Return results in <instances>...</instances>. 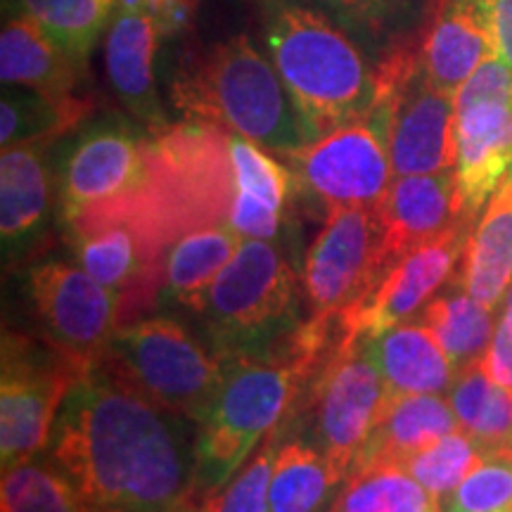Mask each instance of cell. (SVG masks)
I'll use <instances>...</instances> for the list:
<instances>
[{"instance_id": "cell-1", "label": "cell", "mask_w": 512, "mask_h": 512, "mask_svg": "<svg viewBox=\"0 0 512 512\" xmlns=\"http://www.w3.org/2000/svg\"><path fill=\"white\" fill-rule=\"evenodd\" d=\"M46 453L88 512H192L197 422L93 366L64 401Z\"/></svg>"}, {"instance_id": "cell-2", "label": "cell", "mask_w": 512, "mask_h": 512, "mask_svg": "<svg viewBox=\"0 0 512 512\" xmlns=\"http://www.w3.org/2000/svg\"><path fill=\"white\" fill-rule=\"evenodd\" d=\"M171 102L185 121L219 126L280 157L318 138L278 69L247 36L190 57L171 81Z\"/></svg>"}, {"instance_id": "cell-3", "label": "cell", "mask_w": 512, "mask_h": 512, "mask_svg": "<svg viewBox=\"0 0 512 512\" xmlns=\"http://www.w3.org/2000/svg\"><path fill=\"white\" fill-rule=\"evenodd\" d=\"M294 337V335H292ZM292 337L280 351L223 363V380L197 422V498L228 482L290 415L318 373Z\"/></svg>"}, {"instance_id": "cell-4", "label": "cell", "mask_w": 512, "mask_h": 512, "mask_svg": "<svg viewBox=\"0 0 512 512\" xmlns=\"http://www.w3.org/2000/svg\"><path fill=\"white\" fill-rule=\"evenodd\" d=\"M268 53L316 136L368 121L375 107V69L320 12L283 5L268 22Z\"/></svg>"}, {"instance_id": "cell-5", "label": "cell", "mask_w": 512, "mask_h": 512, "mask_svg": "<svg viewBox=\"0 0 512 512\" xmlns=\"http://www.w3.org/2000/svg\"><path fill=\"white\" fill-rule=\"evenodd\" d=\"M297 275L268 240H242L216 275L202 311L204 339L223 363L280 351L299 325Z\"/></svg>"}, {"instance_id": "cell-6", "label": "cell", "mask_w": 512, "mask_h": 512, "mask_svg": "<svg viewBox=\"0 0 512 512\" xmlns=\"http://www.w3.org/2000/svg\"><path fill=\"white\" fill-rule=\"evenodd\" d=\"M159 197L155 133L121 117L83 124L55 164L57 221L74 223Z\"/></svg>"}, {"instance_id": "cell-7", "label": "cell", "mask_w": 512, "mask_h": 512, "mask_svg": "<svg viewBox=\"0 0 512 512\" xmlns=\"http://www.w3.org/2000/svg\"><path fill=\"white\" fill-rule=\"evenodd\" d=\"M166 411L200 422L223 380L207 339L169 316L138 318L112 337L98 363Z\"/></svg>"}, {"instance_id": "cell-8", "label": "cell", "mask_w": 512, "mask_h": 512, "mask_svg": "<svg viewBox=\"0 0 512 512\" xmlns=\"http://www.w3.org/2000/svg\"><path fill=\"white\" fill-rule=\"evenodd\" d=\"M368 124L387 145L396 176L456 169V95L430 79L420 48H396L377 64Z\"/></svg>"}, {"instance_id": "cell-9", "label": "cell", "mask_w": 512, "mask_h": 512, "mask_svg": "<svg viewBox=\"0 0 512 512\" xmlns=\"http://www.w3.org/2000/svg\"><path fill=\"white\" fill-rule=\"evenodd\" d=\"M91 368L81 366L46 337L3 332L0 382V456L5 467L48 448L55 420L74 384Z\"/></svg>"}, {"instance_id": "cell-10", "label": "cell", "mask_w": 512, "mask_h": 512, "mask_svg": "<svg viewBox=\"0 0 512 512\" xmlns=\"http://www.w3.org/2000/svg\"><path fill=\"white\" fill-rule=\"evenodd\" d=\"M384 403L387 384L358 339L351 344L339 342L330 361L299 394L290 415L313 413V446L344 484L380 420Z\"/></svg>"}, {"instance_id": "cell-11", "label": "cell", "mask_w": 512, "mask_h": 512, "mask_svg": "<svg viewBox=\"0 0 512 512\" xmlns=\"http://www.w3.org/2000/svg\"><path fill=\"white\" fill-rule=\"evenodd\" d=\"M24 290L41 335L86 368L98 366L117 330L128 325L117 294L79 264H34Z\"/></svg>"}, {"instance_id": "cell-12", "label": "cell", "mask_w": 512, "mask_h": 512, "mask_svg": "<svg viewBox=\"0 0 512 512\" xmlns=\"http://www.w3.org/2000/svg\"><path fill=\"white\" fill-rule=\"evenodd\" d=\"M375 207H330L304 261L311 316L339 318L387 271Z\"/></svg>"}, {"instance_id": "cell-13", "label": "cell", "mask_w": 512, "mask_h": 512, "mask_svg": "<svg viewBox=\"0 0 512 512\" xmlns=\"http://www.w3.org/2000/svg\"><path fill=\"white\" fill-rule=\"evenodd\" d=\"M472 228L475 226L458 223L389 266L380 280L339 316L342 342L375 337L418 313L453 275H458Z\"/></svg>"}, {"instance_id": "cell-14", "label": "cell", "mask_w": 512, "mask_h": 512, "mask_svg": "<svg viewBox=\"0 0 512 512\" xmlns=\"http://www.w3.org/2000/svg\"><path fill=\"white\" fill-rule=\"evenodd\" d=\"M294 178L325 207H377L392 185L387 145L368 121L335 128L285 157Z\"/></svg>"}, {"instance_id": "cell-15", "label": "cell", "mask_w": 512, "mask_h": 512, "mask_svg": "<svg viewBox=\"0 0 512 512\" xmlns=\"http://www.w3.org/2000/svg\"><path fill=\"white\" fill-rule=\"evenodd\" d=\"M375 211L380 219V256L384 268L458 223H467L460 214L456 169L396 176Z\"/></svg>"}, {"instance_id": "cell-16", "label": "cell", "mask_w": 512, "mask_h": 512, "mask_svg": "<svg viewBox=\"0 0 512 512\" xmlns=\"http://www.w3.org/2000/svg\"><path fill=\"white\" fill-rule=\"evenodd\" d=\"M55 171L48 145L19 143L0 155V233L5 264H27L48 240Z\"/></svg>"}, {"instance_id": "cell-17", "label": "cell", "mask_w": 512, "mask_h": 512, "mask_svg": "<svg viewBox=\"0 0 512 512\" xmlns=\"http://www.w3.org/2000/svg\"><path fill=\"white\" fill-rule=\"evenodd\" d=\"M458 200L475 226L498 185L512 171V100H489L456 110Z\"/></svg>"}, {"instance_id": "cell-18", "label": "cell", "mask_w": 512, "mask_h": 512, "mask_svg": "<svg viewBox=\"0 0 512 512\" xmlns=\"http://www.w3.org/2000/svg\"><path fill=\"white\" fill-rule=\"evenodd\" d=\"M159 41L157 22L145 10L117 5L105 41L107 79L126 112L150 131L169 126L155 81Z\"/></svg>"}, {"instance_id": "cell-19", "label": "cell", "mask_w": 512, "mask_h": 512, "mask_svg": "<svg viewBox=\"0 0 512 512\" xmlns=\"http://www.w3.org/2000/svg\"><path fill=\"white\" fill-rule=\"evenodd\" d=\"M420 55L430 79L456 95L479 64L494 57L489 0H434Z\"/></svg>"}, {"instance_id": "cell-20", "label": "cell", "mask_w": 512, "mask_h": 512, "mask_svg": "<svg viewBox=\"0 0 512 512\" xmlns=\"http://www.w3.org/2000/svg\"><path fill=\"white\" fill-rule=\"evenodd\" d=\"M233 207L230 226L245 240H273L280 233L294 188V171L268 155L266 147L230 133Z\"/></svg>"}, {"instance_id": "cell-21", "label": "cell", "mask_w": 512, "mask_h": 512, "mask_svg": "<svg viewBox=\"0 0 512 512\" xmlns=\"http://www.w3.org/2000/svg\"><path fill=\"white\" fill-rule=\"evenodd\" d=\"M456 430L460 422L441 394L387 396L354 472L368 465H401Z\"/></svg>"}, {"instance_id": "cell-22", "label": "cell", "mask_w": 512, "mask_h": 512, "mask_svg": "<svg viewBox=\"0 0 512 512\" xmlns=\"http://www.w3.org/2000/svg\"><path fill=\"white\" fill-rule=\"evenodd\" d=\"M361 342L384 377L387 396L444 394L456 380L451 361L425 325L399 323Z\"/></svg>"}, {"instance_id": "cell-23", "label": "cell", "mask_w": 512, "mask_h": 512, "mask_svg": "<svg viewBox=\"0 0 512 512\" xmlns=\"http://www.w3.org/2000/svg\"><path fill=\"white\" fill-rule=\"evenodd\" d=\"M458 283L486 309H496L508 292L512 283V171L470 230L458 266Z\"/></svg>"}, {"instance_id": "cell-24", "label": "cell", "mask_w": 512, "mask_h": 512, "mask_svg": "<svg viewBox=\"0 0 512 512\" xmlns=\"http://www.w3.org/2000/svg\"><path fill=\"white\" fill-rule=\"evenodd\" d=\"M86 67L69 57L34 19L12 15L0 34L3 86H22L46 95L76 93Z\"/></svg>"}, {"instance_id": "cell-25", "label": "cell", "mask_w": 512, "mask_h": 512, "mask_svg": "<svg viewBox=\"0 0 512 512\" xmlns=\"http://www.w3.org/2000/svg\"><path fill=\"white\" fill-rule=\"evenodd\" d=\"M242 240L230 221L207 223L183 233L166 254L162 294L183 309L200 313L211 283L238 254Z\"/></svg>"}, {"instance_id": "cell-26", "label": "cell", "mask_w": 512, "mask_h": 512, "mask_svg": "<svg viewBox=\"0 0 512 512\" xmlns=\"http://www.w3.org/2000/svg\"><path fill=\"white\" fill-rule=\"evenodd\" d=\"M95 112V102L81 95H46L22 86H5L0 100V143L50 145L72 136Z\"/></svg>"}, {"instance_id": "cell-27", "label": "cell", "mask_w": 512, "mask_h": 512, "mask_svg": "<svg viewBox=\"0 0 512 512\" xmlns=\"http://www.w3.org/2000/svg\"><path fill=\"white\" fill-rule=\"evenodd\" d=\"M342 482L328 460L304 439H287L278 446L268 486L271 512H330L335 489Z\"/></svg>"}, {"instance_id": "cell-28", "label": "cell", "mask_w": 512, "mask_h": 512, "mask_svg": "<svg viewBox=\"0 0 512 512\" xmlns=\"http://www.w3.org/2000/svg\"><path fill=\"white\" fill-rule=\"evenodd\" d=\"M448 403L460 430L470 434L486 456L512 448V389L491 380L482 361L456 373Z\"/></svg>"}, {"instance_id": "cell-29", "label": "cell", "mask_w": 512, "mask_h": 512, "mask_svg": "<svg viewBox=\"0 0 512 512\" xmlns=\"http://www.w3.org/2000/svg\"><path fill=\"white\" fill-rule=\"evenodd\" d=\"M422 325L432 332L456 373L479 363L494 339V309H486L467 292L437 297L422 311Z\"/></svg>"}, {"instance_id": "cell-30", "label": "cell", "mask_w": 512, "mask_h": 512, "mask_svg": "<svg viewBox=\"0 0 512 512\" xmlns=\"http://www.w3.org/2000/svg\"><path fill=\"white\" fill-rule=\"evenodd\" d=\"M119 0H12L15 15L41 27L69 57L86 67L95 43L110 27Z\"/></svg>"}, {"instance_id": "cell-31", "label": "cell", "mask_w": 512, "mask_h": 512, "mask_svg": "<svg viewBox=\"0 0 512 512\" xmlns=\"http://www.w3.org/2000/svg\"><path fill=\"white\" fill-rule=\"evenodd\" d=\"M441 505L399 465H368L351 472L330 512H432Z\"/></svg>"}, {"instance_id": "cell-32", "label": "cell", "mask_w": 512, "mask_h": 512, "mask_svg": "<svg viewBox=\"0 0 512 512\" xmlns=\"http://www.w3.org/2000/svg\"><path fill=\"white\" fill-rule=\"evenodd\" d=\"M0 512H88L79 491L46 451L5 467Z\"/></svg>"}, {"instance_id": "cell-33", "label": "cell", "mask_w": 512, "mask_h": 512, "mask_svg": "<svg viewBox=\"0 0 512 512\" xmlns=\"http://www.w3.org/2000/svg\"><path fill=\"white\" fill-rule=\"evenodd\" d=\"M283 439V425H278L247 463L219 489L197 498L192 512H271L268 510V486H271L275 453Z\"/></svg>"}, {"instance_id": "cell-34", "label": "cell", "mask_w": 512, "mask_h": 512, "mask_svg": "<svg viewBox=\"0 0 512 512\" xmlns=\"http://www.w3.org/2000/svg\"><path fill=\"white\" fill-rule=\"evenodd\" d=\"M486 453L465 430H456L441 437L437 444L406 458L399 467L411 475L422 489L441 501L451 494L475 467L482 463Z\"/></svg>"}, {"instance_id": "cell-35", "label": "cell", "mask_w": 512, "mask_h": 512, "mask_svg": "<svg viewBox=\"0 0 512 512\" xmlns=\"http://www.w3.org/2000/svg\"><path fill=\"white\" fill-rule=\"evenodd\" d=\"M441 503V512H512V453L484 456Z\"/></svg>"}, {"instance_id": "cell-36", "label": "cell", "mask_w": 512, "mask_h": 512, "mask_svg": "<svg viewBox=\"0 0 512 512\" xmlns=\"http://www.w3.org/2000/svg\"><path fill=\"white\" fill-rule=\"evenodd\" d=\"M124 5L145 10L157 22L162 38L176 36L188 27L195 10V0H119Z\"/></svg>"}, {"instance_id": "cell-37", "label": "cell", "mask_w": 512, "mask_h": 512, "mask_svg": "<svg viewBox=\"0 0 512 512\" xmlns=\"http://www.w3.org/2000/svg\"><path fill=\"white\" fill-rule=\"evenodd\" d=\"M482 366L496 384L512 389V325L503 316L496 323L494 339L486 349Z\"/></svg>"}, {"instance_id": "cell-38", "label": "cell", "mask_w": 512, "mask_h": 512, "mask_svg": "<svg viewBox=\"0 0 512 512\" xmlns=\"http://www.w3.org/2000/svg\"><path fill=\"white\" fill-rule=\"evenodd\" d=\"M494 27V55L512 69V0H489Z\"/></svg>"}, {"instance_id": "cell-39", "label": "cell", "mask_w": 512, "mask_h": 512, "mask_svg": "<svg viewBox=\"0 0 512 512\" xmlns=\"http://www.w3.org/2000/svg\"><path fill=\"white\" fill-rule=\"evenodd\" d=\"M318 3L330 5L339 12H347L351 17H373L377 12L387 10L392 0H318Z\"/></svg>"}, {"instance_id": "cell-40", "label": "cell", "mask_w": 512, "mask_h": 512, "mask_svg": "<svg viewBox=\"0 0 512 512\" xmlns=\"http://www.w3.org/2000/svg\"><path fill=\"white\" fill-rule=\"evenodd\" d=\"M503 318L512 325V283H510L508 292H505V297H503Z\"/></svg>"}, {"instance_id": "cell-41", "label": "cell", "mask_w": 512, "mask_h": 512, "mask_svg": "<svg viewBox=\"0 0 512 512\" xmlns=\"http://www.w3.org/2000/svg\"><path fill=\"white\" fill-rule=\"evenodd\" d=\"M432 512H441V508L439 510H432Z\"/></svg>"}, {"instance_id": "cell-42", "label": "cell", "mask_w": 512, "mask_h": 512, "mask_svg": "<svg viewBox=\"0 0 512 512\" xmlns=\"http://www.w3.org/2000/svg\"><path fill=\"white\" fill-rule=\"evenodd\" d=\"M508 451H510V453H512V448H508Z\"/></svg>"}]
</instances>
